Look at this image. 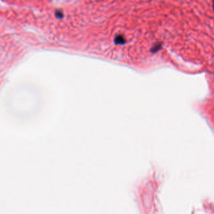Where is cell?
Instances as JSON below:
<instances>
[{"label":"cell","instance_id":"cell-2","mask_svg":"<svg viewBox=\"0 0 214 214\" xmlns=\"http://www.w3.org/2000/svg\"><path fill=\"white\" fill-rule=\"evenodd\" d=\"M162 47V44L161 43H157L155 45L153 46V47L151 49V52L152 53H156L159 52L160 50H161V48Z\"/></svg>","mask_w":214,"mask_h":214},{"label":"cell","instance_id":"cell-3","mask_svg":"<svg viewBox=\"0 0 214 214\" xmlns=\"http://www.w3.org/2000/svg\"><path fill=\"white\" fill-rule=\"evenodd\" d=\"M55 16L57 18L61 19L63 17V13L61 10H56Z\"/></svg>","mask_w":214,"mask_h":214},{"label":"cell","instance_id":"cell-1","mask_svg":"<svg viewBox=\"0 0 214 214\" xmlns=\"http://www.w3.org/2000/svg\"><path fill=\"white\" fill-rule=\"evenodd\" d=\"M114 42L117 45H123L126 43V40L125 37L121 35H118L115 38Z\"/></svg>","mask_w":214,"mask_h":214},{"label":"cell","instance_id":"cell-4","mask_svg":"<svg viewBox=\"0 0 214 214\" xmlns=\"http://www.w3.org/2000/svg\"><path fill=\"white\" fill-rule=\"evenodd\" d=\"M213 10H214V0H213Z\"/></svg>","mask_w":214,"mask_h":214}]
</instances>
